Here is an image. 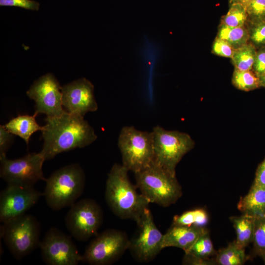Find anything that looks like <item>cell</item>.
I'll return each instance as SVG.
<instances>
[{
	"instance_id": "obj_34",
	"label": "cell",
	"mask_w": 265,
	"mask_h": 265,
	"mask_svg": "<svg viewBox=\"0 0 265 265\" xmlns=\"http://www.w3.org/2000/svg\"><path fill=\"white\" fill-rule=\"evenodd\" d=\"M252 185L265 187V158L257 168Z\"/></svg>"
},
{
	"instance_id": "obj_37",
	"label": "cell",
	"mask_w": 265,
	"mask_h": 265,
	"mask_svg": "<svg viewBox=\"0 0 265 265\" xmlns=\"http://www.w3.org/2000/svg\"><path fill=\"white\" fill-rule=\"evenodd\" d=\"M261 86L265 87V72L259 77Z\"/></svg>"
},
{
	"instance_id": "obj_20",
	"label": "cell",
	"mask_w": 265,
	"mask_h": 265,
	"mask_svg": "<svg viewBox=\"0 0 265 265\" xmlns=\"http://www.w3.org/2000/svg\"><path fill=\"white\" fill-rule=\"evenodd\" d=\"M216 37L226 42L234 50L241 47L249 41L248 31L246 26L231 27L220 23Z\"/></svg>"
},
{
	"instance_id": "obj_30",
	"label": "cell",
	"mask_w": 265,
	"mask_h": 265,
	"mask_svg": "<svg viewBox=\"0 0 265 265\" xmlns=\"http://www.w3.org/2000/svg\"><path fill=\"white\" fill-rule=\"evenodd\" d=\"M234 49L226 42L216 36L212 48V52L217 55L231 58Z\"/></svg>"
},
{
	"instance_id": "obj_11",
	"label": "cell",
	"mask_w": 265,
	"mask_h": 265,
	"mask_svg": "<svg viewBox=\"0 0 265 265\" xmlns=\"http://www.w3.org/2000/svg\"><path fill=\"white\" fill-rule=\"evenodd\" d=\"M136 223L138 231L136 235L130 240L129 249L136 261H151L162 249L161 242L163 235L156 226L148 208Z\"/></svg>"
},
{
	"instance_id": "obj_13",
	"label": "cell",
	"mask_w": 265,
	"mask_h": 265,
	"mask_svg": "<svg viewBox=\"0 0 265 265\" xmlns=\"http://www.w3.org/2000/svg\"><path fill=\"white\" fill-rule=\"evenodd\" d=\"M62 87L51 73L35 80L26 91L28 97L35 102L34 114H44L47 117L59 116L66 110L62 106Z\"/></svg>"
},
{
	"instance_id": "obj_9",
	"label": "cell",
	"mask_w": 265,
	"mask_h": 265,
	"mask_svg": "<svg viewBox=\"0 0 265 265\" xmlns=\"http://www.w3.org/2000/svg\"><path fill=\"white\" fill-rule=\"evenodd\" d=\"M103 218V211L98 204L93 200L84 199L70 207L65 222L74 238L79 241H86L98 234Z\"/></svg>"
},
{
	"instance_id": "obj_24",
	"label": "cell",
	"mask_w": 265,
	"mask_h": 265,
	"mask_svg": "<svg viewBox=\"0 0 265 265\" xmlns=\"http://www.w3.org/2000/svg\"><path fill=\"white\" fill-rule=\"evenodd\" d=\"M209 217L203 209L188 211L179 215H175L172 225L204 226L208 222Z\"/></svg>"
},
{
	"instance_id": "obj_26",
	"label": "cell",
	"mask_w": 265,
	"mask_h": 265,
	"mask_svg": "<svg viewBox=\"0 0 265 265\" xmlns=\"http://www.w3.org/2000/svg\"><path fill=\"white\" fill-rule=\"evenodd\" d=\"M185 254L202 260H209L210 257L216 255L209 232L199 237Z\"/></svg>"
},
{
	"instance_id": "obj_23",
	"label": "cell",
	"mask_w": 265,
	"mask_h": 265,
	"mask_svg": "<svg viewBox=\"0 0 265 265\" xmlns=\"http://www.w3.org/2000/svg\"><path fill=\"white\" fill-rule=\"evenodd\" d=\"M232 83L237 89L244 91H252L261 87L259 78L252 69L242 71L235 68Z\"/></svg>"
},
{
	"instance_id": "obj_4",
	"label": "cell",
	"mask_w": 265,
	"mask_h": 265,
	"mask_svg": "<svg viewBox=\"0 0 265 265\" xmlns=\"http://www.w3.org/2000/svg\"><path fill=\"white\" fill-rule=\"evenodd\" d=\"M134 175L136 187L150 203L167 207L175 203L182 195L176 175L154 162Z\"/></svg>"
},
{
	"instance_id": "obj_17",
	"label": "cell",
	"mask_w": 265,
	"mask_h": 265,
	"mask_svg": "<svg viewBox=\"0 0 265 265\" xmlns=\"http://www.w3.org/2000/svg\"><path fill=\"white\" fill-rule=\"evenodd\" d=\"M237 206L243 214L254 216L265 214V187L252 185L247 194L240 198Z\"/></svg>"
},
{
	"instance_id": "obj_1",
	"label": "cell",
	"mask_w": 265,
	"mask_h": 265,
	"mask_svg": "<svg viewBox=\"0 0 265 265\" xmlns=\"http://www.w3.org/2000/svg\"><path fill=\"white\" fill-rule=\"evenodd\" d=\"M45 122L42 131L44 143L40 152L46 160L63 152L85 147L97 138L84 117L66 111L57 116L47 117Z\"/></svg>"
},
{
	"instance_id": "obj_18",
	"label": "cell",
	"mask_w": 265,
	"mask_h": 265,
	"mask_svg": "<svg viewBox=\"0 0 265 265\" xmlns=\"http://www.w3.org/2000/svg\"><path fill=\"white\" fill-rule=\"evenodd\" d=\"M36 115H19L4 125L5 128L13 134L23 138L28 144L31 135L38 131H42L43 126L36 120Z\"/></svg>"
},
{
	"instance_id": "obj_10",
	"label": "cell",
	"mask_w": 265,
	"mask_h": 265,
	"mask_svg": "<svg viewBox=\"0 0 265 265\" xmlns=\"http://www.w3.org/2000/svg\"><path fill=\"white\" fill-rule=\"evenodd\" d=\"M45 160L41 152L28 153L15 159L0 158V176L7 184L34 187L39 181H46L42 170Z\"/></svg>"
},
{
	"instance_id": "obj_22",
	"label": "cell",
	"mask_w": 265,
	"mask_h": 265,
	"mask_svg": "<svg viewBox=\"0 0 265 265\" xmlns=\"http://www.w3.org/2000/svg\"><path fill=\"white\" fill-rule=\"evenodd\" d=\"M256 52V48L249 43L235 50L231 58L235 68L242 71L252 69Z\"/></svg>"
},
{
	"instance_id": "obj_2",
	"label": "cell",
	"mask_w": 265,
	"mask_h": 265,
	"mask_svg": "<svg viewBox=\"0 0 265 265\" xmlns=\"http://www.w3.org/2000/svg\"><path fill=\"white\" fill-rule=\"evenodd\" d=\"M128 171L122 164L112 166L106 182L105 199L117 216L137 222L150 203L131 183Z\"/></svg>"
},
{
	"instance_id": "obj_38",
	"label": "cell",
	"mask_w": 265,
	"mask_h": 265,
	"mask_svg": "<svg viewBox=\"0 0 265 265\" xmlns=\"http://www.w3.org/2000/svg\"><path fill=\"white\" fill-rule=\"evenodd\" d=\"M262 257L263 258V260L265 263V253L264 254H263L262 256Z\"/></svg>"
},
{
	"instance_id": "obj_31",
	"label": "cell",
	"mask_w": 265,
	"mask_h": 265,
	"mask_svg": "<svg viewBox=\"0 0 265 265\" xmlns=\"http://www.w3.org/2000/svg\"><path fill=\"white\" fill-rule=\"evenodd\" d=\"M13 134L8 131L3 125L0 126V158L6 156L8 150L12 144Z\"/></svg>"
},
{
	"instance_id": "obj_28",
	"label": "cell",
	"mask_w": 265,
	"mask_h": 265,
	"mask_svg": "<svg viewBox=\"0 0 265 265\" xmlns=\"http://www.w3.org/2000/svg\"><path fill=\"white\" fill-rule=\"evenodd\" d=\"M248 31V43L256 50L265 47V21L257 24L246 23Z\"/></svg>"
},
{
	"instance_id": "obj_36",
	"label": "cell",
	"mask_w": 265,
	"mask_h": 265,
	"mask_svg": "<svg viewBox=\"0 0 265 265\" xmlns=\"http://www.w3.org/2000/svg\"><path fill=\"white\" fill-rule=\"evenodd\" d=\"M252 0H228V2L229 5L232 4L238 3L246 7Z\"/></svg>"
},
{
	"instance_id": "obj_16",
	"label": "cell",
	"mask_w": 265,
	"mask_h": 265,
	"mask_svg": "<svg viewBox=\"0 0 265 265\" xmlns=\"http://www.w3.org/2000/svg\"><path fill=\"white\" fill-rule=\"evenodd\" d=\"M208 232L203 226L172 225L163 235L162 249L175 247L186 253L198 238Z\"/></svg>"
},
{
	"instance_id": "obj_21",
	"label": "cell",
	"mask_w": 265,
	"mask_h": 265,
	"mask_svg": "<svg viewBox=\"0 0 265 265\" xmlns=\"http://www.w3.org/2000/svg\"><path fill=\"white\" fill-rule=\"evenodd\" d=\"M245 248L239 247L235 240L216 252L215 262L219 265H242L247 260Z\"/></svg>"
},
{
	"instance_id": "obj_33",
	"label": "cell",
	"mask_w": 265,
	"mask_h": 265,
	"mask_svg": "<svg viewBox=\"0 0 265 265\" xmlns=\"http://www.w3.org/2000/svg\"><path fill=\"white\" fill-rule=\"evenodd\" d=\"M252 70L259 77L265 72V47L257 50Z\"/></svg>"
},
{
	"instance_id": "obj_7",
	"label": "cell",
	"mask_w": 265,
	"mask_h": 265,
	"mask_svg": "<svg viewBox=\"0 0 265 265\" xmlns=\"http://www.w3.org/2000/svg\"><path fill=\"white\" fill-rule=\"evenodd\" d=\"M154 162L173 175L183 157L194 147L190 136L177 131H168L157 126L152 131Z\"/></svg>"
},
{
	"instance_id": "obj_27",
	"label": "cell",
	"mask_w": 265,
	"mask_h": 265,
	"mask_svg": "<svg viewBox=\"0 0 265 265\" xmlns=\"http://www.w3.org/2000/svg\"><path fill=\"white\" fill-rule=\"evenodd\" d=\"M252 242L254 252L261 256L265 253V214L255 216Z\"/></svg>"
},
{
	"instance_id": "obj_3",
	"label": "cell",
	"mask_w": 265,
	"mask_h": 265,
	"mask_svg": "<svg viewBox=\"0 0 265 265\" xmlns=\"http://www.w3.org/2000/svg\"><path fill=\"white\" fill-rule=\"evenodd\" d=\"M43 192L48 206L54 211L71 207L82 195L85 186V173L77 163L65 166L47 178Z\"/></svg>"
},
{
	"instance_id": "obj_25",
	"label": "cell",
	"mask_w": 265,
	"mask_h": 265,
	"mask_svg": "<svg viewBox=\"0 0 265 265\" xmlns=\"http://www.w3.org/2000/svg\"><path fill=\"white\" fill-rule=\"evenodd\" d=\"M247 21L246 7L235 3L229 5L227 13L221 17L220 23L229 26L239 27L246 26Z\"/></svg>"
},
{
	"instance_id": "obj_12",
	"label": "cell",
	"mask_w": 265,
	"mask_h": 265,
	"mask_svg": "<svg viewBox=\"0 0 265 265\" xmlns=\"http://www.w3.org/2000/svg\"><path fill=\"white\" fill-rule=\"evenodd\" d=\"M39 247L42 258L49 265H77L82 255L71 238L56 228H51L45 234Z\"/></svg>"
},
{
	"instance_id": "obj_29",
	"label": "cell",
	"mask_w": 265,
	"mask_h": 265,
	"mask_svg": "<svg viewBox=\"0 0 265 265\" xmlns=\"http://www.w3.org/2000/svg\"><path fill=\"white\" fill-rule=\"evenodd\" d=\"M247 23L257 24L265 21V0H253L246 6Z\"/></svg>"
},
{
	"instance_id": "obj_15",
	"label": "cell",
	"mask_w": 265,
	"mask_h": 265,
	"mask_svg": "<svg viewBox=\"0 0 265 265\" xmlns=\"http://www.w3.org/2000/svg\"><path fill=\"white\" fill-rule=\"evenodd\" d=\"M62 106L71 113L84 117L98 109L94 95V85L85 78L73 81L62 87Z\"/></svg>"
},
{
	"instance_id": "obj_14",
	"label": "cell",
	"mask_w": 265,
	"mask_h": 265,
	"mask_svg": "<svg viewBox=\"0 0 265 265\" xmlns=\"http://www.w3.org/2000/svg\"><path fill=\"white\" fill-rule=\"evenodd\" d=\"M43 196V192L34 187L7 184L0 194V222L4 223L25 214Z\"/></svg>"
},
{
	"instance_id": "obj_32",
	"label": "cell",
	"mask_w": 265,
	"mask_h": 265,
	"mask_svg": "<svg viewBox=\"0 0 265 265\" xmlns=\"http://www.w3.org/2000/svg\"><path fill=\"white\" fill-rule=\"evenodd\" d=\"M0 5L16 6L37 11L39 9L40 3L33 0H0Z\"/></svg>"
},
{
	"instance_id": "obj_6",
	"label": "cell",
	"mask_w": 265,
	"mask_h": 265,
	"mask_svg": "<svg viewBox=\"0 0 265 265\" xmlns=\"http://www.w3.org/2000/svg\"><path fill=\"white\" fill-rule=\"evenodd\" d=\"M0 238L12 255L21 260L33 251L40 243V226L36 218L24 214L2 223Z\"/></svg>"
},
{
	"instance_id": "obj_35",
	"label": "cell",
	"mask_w": 265,
	"mask_h": 265,
	"mask_svg": "<svg viewBox=\"0 0 265 265\" xmlns=\"http://www.w3.org/2000/svg\"><path fill=\"white\" fill-rule=\"evenodd\" d=\"M183 264L187 265H214L216 264L215 260H202L193 257H192L187 254H185L184 258Z\"/></svg>"
},
{
	"instance_id": "obj_19",
	"label": "cell",
	"mask_w": 265,
	"mask_h": 265,
	"mask_svg": "<svg viewBox=\"0 0 265 265\" xmlns=\"http://www.w3.org/2000/svg\"><path fill=\"white\" fill-rule=\"evenodd\" d=\"M230 219L236 232L235 241L239 247L245 248L253 240L255 216L243 214Z\"/></svg>"
},
{
	"instance_id": "obj_8",
	"label": "cell",
	"mask_w": 265,
	"mask_h": 265,
	"mask_svg": "<svg viewBox=\"0 0 265 265\" xmlns=\"http://www.w3.org/2000/svg\"><path fill=\"white\" fill-rule=\"evenodd\" d=\"M130 239L124 232L106 230L97 234L86 247L81 262L92 265H106L117 261L129 249Z\"/></svg>"
},
{
	"instance_id": "obj_5",
	"label": "cell",
	"mask_w": 265,
	"mask_h": 265,
	"mask_svg": "<svg viewBox=\"0 0 265 265\" xmlns=\"http://www.w3.org/2000/svg\"><path fill=\"white\" fill-rule=\"evenodd\" d=\"M122 165L134 173L149 166L154 162L153 134L133 126L121 130L118 141Z\"/></svg>"
}]
</instances>
